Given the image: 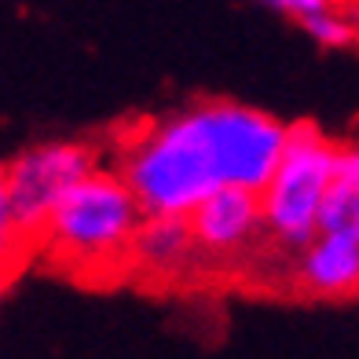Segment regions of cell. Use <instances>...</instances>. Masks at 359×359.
Wrapping results in <instances>:
<instances>
[{
    "instance_id": "cell-11",
    "label": "cell",
    "mask_w": 359,
    "mask_h": 359,
    "mask_svg": "<svg viewBox=\"0 0 359 359\" xmlns=\"http://www.w3.org/2000/svg\"><path fill=\"white\" fill-rule=\"evenodd\" d=\"M26 246H29V242H26L19 231H11V227H0V268L11 271V268L22 260Z\"/></svg>"
},
{
    "instance_id": "cell-1",
    "label": "cell",
    "mask_w": 359,
    "mask_h": 359,
    "mask_svg": "<svg viewBox=\"0 0 359 359\" xmlns=\"http://www.w3.org/2000/svg\"><path fill=\"white\" fill-rule=\"evenodd\" d=\"M286 121L235 100H202L136 128L118 172L143 217H187L224 184L260 191L283 151Z\"/></svg>"
},
{
    "instance_id": "cell-9",
    "label": "cell",
    "mask_w": 359,
    "mask_h": 359,
    "mask_svg": "<svg viewBox=\"0 0 359 359\" xmlns=\"http://www.w3.org/2000/svg\"><path fill=\"white\" fill-rule=\"evenodd\" d=\"M301 26H304V34L312 37L319 48H352L359 41L355 22L345 19V15H337L334 8L316 11V15H304Z\"/></svg>"
},
{
    "instance_id": "cell-7",
    "label": "cell",
    "mask_w": 359,
    "mask_h": 359,
    "mask_svg": "<svg viewBox=\"0 0 359 359\" xmlns=\"http://www.w3.org/2000/svg\"><path fill=\"white\" fill-rule=\"evenodd\" d=\"M191 257H194V238L187 217H169V213L143 217L136 224L133 242H128V264L154 275L180 271Z\"/></svg>"
},
{
    "instance_id": "cell-5",
    "label": "cell",
    "mask_w": 359,
    "mask_h": 359,
    "mask_svg": "<svg viewBox=\"0 0 359 359\" xmlns=\"http://www.w3.org/2000/svg\"><path fill=\"white\" fill-rule=\"evenodd\" d=\"M187 224H191L194 250L209 257H238L264 231L257 191L235 187V184H224L213 194H205L187 213Z\"/></svg>"
},
{
    "instance_id": "cell-10",
    "label": "cell",
    "mask_w": 359,
    "mask_h": 359,
    "mask_svg": "<svg viewBox=\"0 0 359 359\" xmlns=\"http://www.w3.org/2000/svg\"><path fill=\"white\" fill-rule=\"evenodd\" d=\"M264 8L279 11V15H290V19H304V15H316V11H326L334 8V0H260Z\"/></svg>"
},
{
    "instance_id": "cell-3",
    "label": "cell",
    "mask_w": 359,
    "mask_h": 359,
    "mask_svg": "<svg viewBox=\"0 0 359 359\" xmlns=\"http://www.w3.org/2000/svg\"><path fill=\"white\" fill-rule=\"evenodd\" d=\"M337 140L326 136L316 121L286 125L283 151L271 176L257 191L260 220L275 246L301 253L319 231V205L334 176Z\"/></svg>"
},
{
    "instance_id": "cell-8",
    "label": "cell",
    "mask_w": 359,
    "mask_h": 359,
    "mask_svg": "<svg viewBox=\"0 0 359 359\" xmlns=\"http://www.w3.org/2000/svg\"><path fill=\"white\" fill-rule=\"evenodd\" d=\"M319 231L359 238V140L337 143L334 176L319 205Z\"/></svg>"
},
{
    "instance_id": "cell-12",
    "label": "cell",
    "mask_w": 359,
    "mask_h": 359,
    "mask_svg": "<svg viewBox=\"0 0 359 359\" xmlns=\"http://www.w3.org/2000/svg\"><path fill=\"white\" fill-rule=\"evenodd\" d=\"M0 227H11V231H15V224H11V205H8V180H4V165H0Z\"/></svg>"
},
{
    "instance_id": "cell-6",
    "label": "cell",
    "mask_w": 359,
    "mask_h": 359,
    "mask_svg": "<svg viewBox=\"0 0 359 359\" xmlns=\"http://www.w3.org/2000/svg\"><path fill=\"white\" fill-rule=\"evenodd\" d=\"M297 286L308 297L341 301L359 293V238L337 231H316L297 253Z\"/></svg>"
},
{
    "instance_id": "cell-14",
    "label": "cell",
    "mask_w": 359,
    "mask_h": 359,
    "mask_svg": "<svg viewBox=\"0 0 359 359\" xmlns=\"http://www.w3.org/2000/svg\"><path fill=\"white\" fill-rule=\"evenodd\" d=\"M355 22H359V8H355Z\"/></svg>"
},
{
    "instance_id": "cell-13",
    "label": "cell",
    "mask_w": 359,
    "mask_h": 359,
    "mask_svg": "<svg viewBox=\"0 0 359 359\" xmlns=\"http://www.w3.org/2000/svg\"><path fill=\"white\" fill-rule=\"evenodd\" d=\"M8 283H11V271L0 268V308H4V297H8Z\"/></svg>"
},
{
    "instance_id": "cell-4",
    "label": "cell",
    "mask_w": 359,
    "mask_h": 359,
    "mask_svg": "<svg viewBox=\"0 0 359 359\" xmlns=\"http://www.w3.org/2000/svg\"><path fill=\"white\" fill-rule=\"evenodd\" d=\"M92 169H100V151L92 143H77V140H48L15 154L4 165L15 231L26 242H34L44 220L52 217V209Z\"/></svg>"
},
{
    "instance_id": "cell-2",
    "label": "cell",
    "mask_w": 359,
    "mask_h": 359,
    "mask_svg": "<svg viewBox=\"0 0 359 359\" xmlns=\"http://www.w3.org/2000/svg\"><path fill=\"white\" fill-rule=\"evenodd\" d=\"M143 209L114 169H92L44 220L37 242L62 271H107L128 264V242Z\"/></svg>"
}]
</instances>
